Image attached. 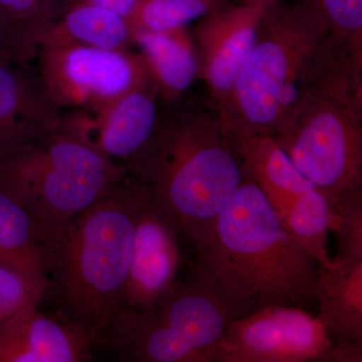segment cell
<instances>
[{"mask_svg":"<svg viewBox=\"0 0 362 362\" xmlns=\"http://www.w3.org/2000/svg\"><path fill=\"white\" fill-rule=\"evenodd\" d=\"M128 169L57 130L0 153V187L45 223L71 220L127 180Z\"/></svg>","mask_w":362,"mask_h":362,"instance_id":"8992f818","label":"cell"},{"mask_svg":"<svg viewBox=\"0 0 362 362\" xmlns=\"http://www.w3.org/2000/svg\"><path fill=\"white\" fill-rule=\"evenodd\" d=\"M226 134L239 158L243 173L256 183L281 220L300 194L315 187L300 173L274 136Z\"/></svg>","mask_w":362,"mask_h":362,"instance_id":"9a60e30c","label":"cell"},{"mask_svg":"<svg viewBox=\"0 0 362 362\" xmlns=\"http://www.w3.org/2000/svg\"><path fill=\"white\" fill-rule=\"evenodd\" d=\"M320 14L328 33L362 65V0H304Z\"/></svg>","mask_w":362,"mask_h":362,"instance_id":"603a6c76","label":"cell"},{"mask_svg":"<svg viewBox=\"0 0 362 362\" xmlns=\"http://www.w3.org/2000/svg\"><path fill=\"white\" fill-rule=\"evenodd\" d=\"M330 202L334 211L332 232L337 240V255L332 261L362 259V190Z\"/></svg>","mask_w":362,"mask_h":362,"instance_id":"cb8c5ba5","label":"cell"},{"mask_svg":"<svg viewBox=\"0 0 362 362\" xmlns=\"http://www.w3.org/2000/svg\"><path fill=\"white\" fill-rule=\"evenodd\" d=\"M228 0H138L126 21L131 35L162 33L187 28L211 11L228 4Z\"/></svg>","mask_w":362,"mask_h":362,"instance_id":"7402d4cb","label":"cell"},{"mask_svg":"<svg viewBox=\"0 0 362 362\" xmlns=\"http://www.w3.org/2000/svg\"><path fill=\"white\" fill-rule=\"evenodd\" d=\"M158 97L156 84L150 82L99 110L63 111L59 131L126 166L156 129Z\"/></svg>","mask_w":362,"mask_h":362,"instance_id":"8fae6325","label":"cell"},{"mask_svg":"<svg viewBox=\"0 0 362 362\" xmlns=\"http://www.w3.org/2000/svg\"><path fill=\"white\" fill-rule=\"evenodd\" d=\"M264 11L265 6L251 2L238 6L228 2L201 18L194 28L199 76L206 81L216 110L246 63Z\"/></svg>","mask_w":362,"mask_h":362,"instance_id":"7c38bea8","label":"cell"},{"mask_svg":"<svg viewBox=\"0 0 362 362\" xmlns=\"http://www.w3.org/2000/svg\"><path fill=\"white\" fill-rule=\"evenodd\" d=\"M333 220L330 199L315 187L300 194L282 218L298 244L326 269L335 265L328 252V233L332 230Z\"/></svg>","mask_w":362,"mask_h":362,"instance_id":"44dd1931","label":"cell"},{"mask_svg":"<svg viewBox=\"0 0 362 362\" xmlns=\"http://www.w3.org/2000/svg\"><path fill=\"white\" fill-rule=\"evenodd\" d=\"M247 2H251V4H259L262 6H268L270 4L275 2L276 0H246Z\"/></svg>","mask_w":362,"mask_h":362,"instance_id":"f1b7e54d","label":"cell"},{"mask_svg":"<svg viewBox=\"0 0 362 362\" xmlns=\"http://www.w3.org/2000/svg\"><path fill=\"white\" fill-rule=\"evenodd\" d=\"M189 270L149 310L122 312L95 349L103 346L125 362H214L223 333L238 316L192 262Z\"/></svg>","mask_w":362,"mask_h":362,"instance_id":"5b68a950","label":"cell"},{"mask_svg":"<svg viewBox=\"0 0 362 362\" xmlns=\"http://www.w3.org/2000/svg\"><path fill=\"white\" fill-rule=\"evenodd\" d=\"M37 73L59 110L95 111L153 82L139 54L80 45H42Z\"/></svg>","mask_w":362,"mask_h":362,"instance_id":"ba28073f","label":"cell"},{"mask_svg":"<svg viewBox=\"0 0 362 362\" xmlns=\"http://www.w3.org/2000/svg\"><path fill=\"white\" fill-rule=\"evenodd\" d=\"M362 342L340 340L334 343L331 352V362H361Z\"/></svg>","mask_w":362,"mask_h":362,"instance_id":"484cf974","label":"cell"},{"mask_svg":"<svg viewBox=\"0 0 362 362\" xmlns=\"http://www.w3.org/2000/svg\"><path fill=\"white\" fill-rule=\"evenodd\" d=\"M327 35L320 14L304 0L266 6L246 63L216 109L226 132L273 136L279 92Z\"/></svg>","mask_w":362,"mask_h":362,"instance_id":"52a82bcc","label":"cell"},{"mask_svg":"<svg viewBox=\"0 0 362 362\" xmlns=\"http://www.w3.org/2000/svg\"><path fill=\"white\" fill-rule=\"evenodd\" d=\"M143 63L158 90L159 96L173 103L199 76L194 40L187 28L162 33L141 32L132 35Z\"/></svg>","mask_w":362,"mask_h":362,"instance_id":"2e32d148","label":"cell"},{"mask_svg":"<svg viewBox=\"0 0 362 362\" xmlns=\"http://www.w3.org/2000/svg\"><path fill=\"white\" fill-rule=\"evenodd\" d=\"M71 4H84L102 7L127 18L132 13L138 0H71Z\"/></svg>","mask_w":362,"mask_h":362,"instance_id":"4316f807","label":"cell"},{"mask_svg":"<svg viewBox=\"0 0 362 362\" xmlns=\"http://www.w3.org/2000/svg\"><path fill=\"white\" fill-rule=\"evenodd\" d=\"M61 115L37 71L0 57V153L59 130Z\"/></svg>","mask_w":362,"mask_h":362,"instance_id":"4fadbf2b","label":"cell"},{"mask_svg":"<svg viewBox=\"0 0 362 362\" xmlns=\"http://www.w3.org/2000/svg\"><path fill=\"white\" fill-rule=\"evenodd\" d=\"M45 223L0 187V265L47 285Z\"/></svg>","mask_w":362,"mask_h":362,"instance_id":"ac0fdd59","label":"cell"},{"mask_svg":"<svg viewBox=\"0 0 362 362\" xmlns=\"http://www.w3.org/2000/svg\"><path fill=\"white\" fill-rule=\"evenodd\" d=\"M317 280V317L331 337L362 342V259L334 262Z\"/></svg>","mask_w":362,"mask_h":362,"instance_id":"e0dca14e","label":"cell"},{"mask_svg":"<svg viewBox=\"0 0 362 362\" xmlns=\"http://www.w3.org/2000/svg\"><path fill=\"white\" fill-rule=\"evenodd\" d=\"M192 252V265L218 288L238 318L269 305L308 311L316 303L320 266L246 175Z\"/></svg>","mask_w":362,"mask_h":362,"instance_id":"7a4b0ae2","label":"cell"},{"mask_svg":"<svg viewBox=\"0 0 362 362\" xmlns=\"http://www.w3.org/2000/svg\"><path fill=\"white\" fill-rule=\"evenodd\" d=\"M182 245L175 223L141 194L122 312L144 313L175 287L185 264Z\"/></svg>","mask_w":362,"mask_h":362,"instance_id":"30bf717a","label":"cell"},{"mask_svg":"<svg viewBox=\"0 0 362 362\" xmlns=\"http://www.w3.org/2000/svg\"><path fill=\"white\" fill-rule=\"evenodd\" d=\"M140 194L175 223L194 252L244 180L216 109L173 106L159 111L148 142L126 164Z\"/></svg>","mask_w":362,"mask_h":362,"instance_id":"6da1fadb","label":"cell"},{"mask_svg":"<svg viewBox=\"0 0 362 362\" xmlns=\"http://www.w3.org/2000/svg\"><path fill=\"white\" fill-rule=\"evenodd\" d=\"M362 65L327 37L307 64L303 93L274 137L329 199L362 190Z\"/></svg>","mask_w":362,"mask_h":362,"instance_id":"277c9868","label":"cell"},{"mask_svg":"<svg viewBox=\"0 0 362 362\" xmlns=\"http://www.w3.org/2000/svg\"><path fill=\"white\" fill-rule=\"evenodd\" d=\"M93 340L77 326L32 307L0 327V362H85Z\"/></svg>","mask_w":362,"mask_h":362,"instance_id":"5bb4252c","label":"cell"},{"mask_svg":"<svg viewBox=\"0 0 362 362\" xmlns=\"http://www.w3.org/2000/svg\"><path fill=\"white\" fill-rule=\"evenodd\" d=\"M63 45L128 49L132 35L123 16L102 7L70 4L42 35L37 49Z\"/></svg>","mask_w":362,"mask_h":362,"instance_id":"d6986e66","label":"cell"},{"mask_svg":"<svg viewBox=\"0 0 362 362\" xmlns=\"http://www.w3.org/2000/svg\"><path fill=\"white\" fill-rule=\"evenodd\" d=\"M71 0H0V28L6 33L11 58H35L42 35Z\"/></svg>","mask_w":362,"mask_h":362,"instance_id":"ffe728a7","label":"cell"},{"mask_svg":"<svg viewBox=\"0 0 362 362\" xmlns=\"http://www.w3.org/2000/svg\"><path fill=\"white\" fill-rule=\"evenodd\" d=\"M0 57H6V58L11 59V54H9L6 33L1 28H0Z\"/></svg>","mask_w":362,"mask_h":362,"instance_id":"83f0119b","label":"cell"},{"mask_svg":"<svg viewBox=\"0 0 362 362\" xmlns=\"http://www.w3.org/2000/svg\"><path fill=\"white\" fill-rule=\"evenodd\" d=\"M333 345L318 317L269 305L230 321L214 362H331Z\"/></svg>","mask_w":362,"mask_h":362,"instance_id":"9c48e42d","label":"cell"},{"mask_svg":"<svg viewBox=\"0 0 362 362\" xmlns=\"http://www.w3.org/2000/svg\"><path fill=\"white\" fill-rule=\"evenodd\" d=\"M47 291L45 283L0 265V327L26 309L40 306Z\"/></svg>","mask_w":362,"mask_h":362,"instance_id":"d4e9b609","label":"cell"},{"mask_svg":"<svg viewBox=\"0 0 362 362\" xmlns=\"http://www.w3.org/2000/svg\"><path fill=\"white\" fill-rule=\"evenodd\" d=\"M140 202L128 176L71 220L45 226L47 293L54 294L56 316L84 331L94 347L123 311Z\"/></svg>","mask_w":362,"mask_h":362,"instance_id":"3957f363","label":"cell"}]
</instances>
